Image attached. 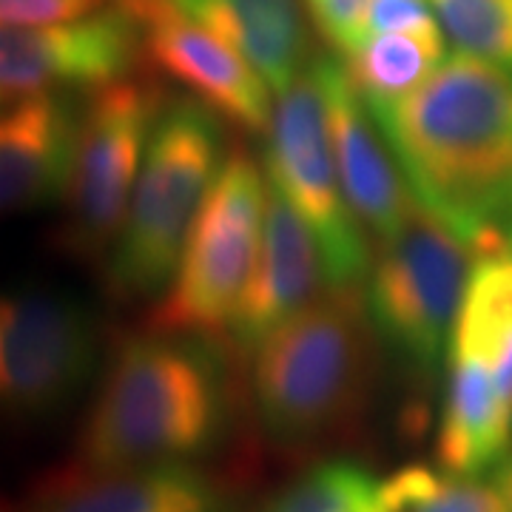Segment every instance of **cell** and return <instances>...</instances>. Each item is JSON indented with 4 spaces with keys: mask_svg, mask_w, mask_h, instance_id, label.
Here are the masks:
<instances>
[{
    "mask_svg": "<svg viewBox=\"0 0 512 512\" xmlns=\"http://www.w3.org/2000/svg\"><path fill=\"white\" fill-rule=\"evenodd\" d=\"M370 114L413 194L476 259L512 254V72L456 52Z\"/></svg>",
    "mask_w": 512,
    "mask_h": 512,
    "instance_id": "cell-1",
    "label": "cell"
},
{
    "mask_svg": "<svg viewBox=\"0 0 512 512\" xmlns=\"http://www.w3.org/2000/svg\"><path fill=\"white\" fill-rule=\"evenodd\" d=\"M228 421L220 356L197 336H134L114 353L83 419L74 464L128 470L191 464Z\"/></svg>",
    "mask_w": 512,
    "mask_h": 512,
    "instance_id": "cell-2",
    "label": "cell"
},
{
    "mask_svg": "<svg viewBox=\"0 0 512 512\" xmlns=\"http://www.w3.org/2000/svg\"><path fill=\"white\" fill-rule=\"evenodd\" d=\"M222 165L217 114L194 97L165 100L126 222L109 251L106 282L117 299L160 296L168 288Z\"/></svg>",
    "mask_w": 512,
    "mask_h": 512,
    "instance_id": "cell-3",
    "label": "cell"
},
{
    "mask_svg": "<svg viewBox=\"0 0 512 512\" xmlns=\"http://www.w3.org/2000/svg\"><path fill=\"white\" fill-rule=\"evenodd\" d=\"M365 316L359 291L319 293L259 345L254 399L271 439L308 444L353 416L367 379Z\"/></svg>",
    "mask_w": 512,
    "mask_h": 512,
    "instance_id": "cell-4",
    "label": "cell"
},
{
    "mask_svg": "<svg viewBox=\"0 0 512 512\" xmlns=\"http://www.w3.org/2000/svg\"><path fill=\"white\" fill-rule=\"evenodd\" d=\"M473 256V248L419 197L399 231L379 242L365 313L370 328L404 362L421 370L447 362Z\"/></svg>",
    "mask_w": 512,
    "mask_h": 512,
    "instance_id": "cell-5",
    "label": "cell"
},
{
    "mask_svg": "<svg viewBox=\"0 0 512 512\" xmlns=\"http://www.w3.org/2000/svg\"><path fill=\"white\" fill-rule=\"evenodd\" d=\"M268 180L248 154H231L222 165L168 288L148 316L151 333L211 339L228 333L265 220Z\"/></svg>",
    "mask_w": 512,
    "mask_h": 512,
    "instance_id": "cell-6",
    "label": "cell"
},
{
    "mask_svg": "<svg viewBox=\"0 0 512 512\" xmlns=\"http://www.w3.org/2000/svg\"><path fill=\"white\" fill-rule=\"evenodd\" d=\"M265 171L268 183L313 228L325 285L330 291H362L370 276V248L339 177L330 143L328 97L316 57L276 100Z\"/></svg>",
    "mask_w": 512,
    "mask_h": 512,
    "instance_id": "cell-7",
    "label": "cell"
},
{
    "mask_svg": "<svg viewBox=\"0 0 512 512\" xmlns=\"http://www.w3.org/2000/svg\"><path fill=\"white\" fill-rule=\"evenodd\" d=\"M163 106V89L151 77L134 74L94 89L83 100L72 183L63 197L60 248L80 259L111 251Z\"/></svg>",
    "mask_w": 512,
    "mask_h": 512,
    "instance_id": "cell-8",
    "label": "cell"
},
{
    "mask_svg": "<svg viewBox=\"0 0 512 512\" xmlns=\"http://www.w3.org/2000/svg\"><path fill=\"white\" fill-rule=\"evenodd\" d=\"M100 330L92 311L55 288H20L0 308V396L15 421H43L92 379Z\"/></svg>",
    "mask_w": 512,
    "mask_h": 512,
    "instance_id": "cell-9",
    "label": "cell"
},
{
    "mask_svg": "<svg viewBox=\"0 0 512 512\" xmlns=\"http://www.w3.org/2000/svg\"><path fill=\"white\" fill-rule=\"evenodd\" d=\"M140 49L143 26L120 3L60 26L3 29V103L40 92H94L134 72Z\"/></svg>",
    "mask_w": 512,
    "mask_h": 512,
    "instance_id": "cell-10",
    "label": "cell"
},
{
    "mask_svg": "<svg viewBox=\"0 0 512 512\" xmlns=\"http://www.w3.org/2000/svg\"><path fill=\"white\" fill-rule=\"evenodd\" d=\"M143 26V49L157 72L177 80L205 109L248 134H268L271 86L222 37L188 18L174 0H117Z\"/></svg>",
    "mask_w": 512,
    "mask_h": 512,
    "instance_id": "cell-11",
    "label": "cell"
},
{
    "mask_svg": "<svg viewBox=\"0 0 512 512\" xmlns=\"http://www.w3.org/2000/svg\"><path fill=\"white\" fill-rule=\"evenodd\" d=\"M322 282H325V265L313 228L268 183L254 271L248 276L234 322L228 328L234 345L242 353L259 350V345L279 325H285L291 316L311 305L319 296Z\"/></svg>",
    "mask_w": 512,
    "mask_h": 512,
    "instance_id": "cell-12",
    "label": "cell"
},
{
    "mask_svg": "<svg viewBox=\"0 0 512 512\" xmlns=\"http://www.w3.org/2000/svg\"><path fill=\"white\" fill-rule=\"evenodd\" d=\"M83 103L66 92L26 94L3 103L0 202L6 214L40 211L72 183Z\"/></svg>",
    "mask_w": 512,
    "mask_h": 512,
    "instance_id": "cell-13",
    "label": "cell"
},
{
    "mask_svg": "<svg viewBox=\"0 0 512 512\" xmlns=\"http://www.w3.org/2000/svg\"><path fill=\"white\" fill-rule=\"evenodd\" d=\"M12 512H228V495L191 464L128 470L69 464L37 481Z\"/></svg>",
    "mask_w": 512,
    "mask_h": 512,
    "instance_id": "cell-14",
    "label": "cell"
},
{
    "mask_svg": "<svg viewBox=\"0 0 512 512\" xmlns=\"http://www.w3.org/2000/svg\"><path fill=\"white\" fill-rule=\"evenodd\" d=\"M316 63L328 97L330 143L350 208L356 220L384 242L399 231L416 194L407 188V177H402L393 163L396 157L387 151L390 146H384L376 134L379 126H373L376 120L353 89L342 60L316 57Z\"/></svg>",
    "mask_w": 512,
    "mask_h": 512,
    "instance_id": "cell-15",
    "label": "cell"
},
{
    "mask_svg": "<svg viewBox=\"0 0 512 512\" xmlns=\"http://www.w3.org/2000/svg\"><path fill=\"white\" fill-rule=\"evenodd\" d=\"M512 447V407L493 367L473 356H447V387L439 424V464L456 476H484Z\"/></svg>",
    "mask_w": 512,
    "mask_h": 512,
    "instance_id": "cell-16",
    "label": "cell"
},
{
    "mask_svg": "<svg viewBox=\"0 0 512 512\" xmlns=\"http://www.w3.org/2000/svg\"><path fill=\"white\" fill-rule=\"evenodd\" d=\"M188 18L222 37L282 94L308 60L305 0H174Z\"/></svg>",
    "mask_w": 512,
    "mask_h": 512,
    "instance_id": "cell-17",
    "label": "cell"
},
{
    "mask_svg": "<svg viewBox=\"0 0 512 512\" xmlns=\"http://www.w3.org/2000/svg\"><path fill=\"white\" fill-rule=\"evenodd\" d=\"M447 60V37L439 20L387 32L367 40L362 49L345 55V72L356 94L370 111L393 106L404 94L413 92Z\"/></svg>",
    "mask_w": 512,
    "mask_h": 512,
    "instance_id": "cell-18",
    "label": "cell"
},
{
    "mask_svg": "<svg viewBox=\"0 0 512 512\" xmlns=\"http://www.w3.org/2000/svg\"><path fill=\"white\" fill-rule=\"evenodd\" d=\"M384 512H507L498 487L478 476H456L421 464L382 481Z\"/></svg>",
    "mask_w": 512,
    "mask_h": 512,
    "instance_id": "cell-19",
    "label": "cell"
},
{
    "mask_svg": "<svg viewBox=\"0 0 512 512\" xmlns=\"http://www.w3.org/2000/svg\"><path fill=\"white\" fill-rule=\"evenodd\" d=\"M265 512H384L382 481L353 461H322L276 495Z\"/></svg>",
    "mask_w": 512,
    "mask_h": 512,
    "instance_id": "cell-20",
    "label": "cell"
},
{
    "mask_svg": "<svg viewBox=\"0 0 512 512\" xmlns=\"http://www.w3.org/2000/svg\"><path fill=\"white\" fill-rule=\"evenodd\" d=\"M458 52L512 72V0H430Z\"/></svg>",
    "mask_w": 512,
    "mask_h": 512,
    "instance_id": "cell-21",
    "label": "cell"
},
{
    "mask_svg": "<svg viewBox=\"0 0 512 512\" xmlns=\"http://www.w3.org/2000/svg\"><path fill=\"white\" fill-rule=\"evenodd\" d=\"M370 0H305L313 26L345 57L362 46V26Z\"/></svg>",
    "mask_w": 512,
    "mask_h": 512,
    "instance_id": "cell-22",
    "label": "cell"
},
{
    "mask_svg": "<svg viewBox=\"0 0 512 512\" xmlns=\"http://www.w3.org/2000/svg\"><path fill=\"white\" fill-rule=\"evenodd\" d=\"M106 0H0L3 29H37L83 20L100 12Z\"/></svg>",
    "mask_w": 512,
    "mask_h": 512,
    "instance_id": "cell-23",
    "label": "cell"
},
{
    "mask_svg": "<svg viewBox=\"0 0 512 512\" xmlns=\"http://www.w3.org/2000/svg\"><path fill=\"white\" fill-rule=\"evenodd\" d=\"M433 20L436 18H433V3L430 0H370L365 26H362V46L373 37L427 26Z\"/></svg>",
    "mask_w": 512,
    "mask_h": 512,
    "instance_id": "cell-24",
    "label": "cell"
},
{
    "mask_svg": "<svg viewBox=\"0 0 512 512\" xmlns=\"http://www.w3.org/2000/svg\"><path fill=\"white\" fill-rule=\"evenodd\" d=\"M495 487H498V493L507 504V512H512V447L510 453L504 456V461L495 467Z\"/></svg>",
    "mask_w": 512,
    "mask_h": 512,
    "instance_id": "cell-25",
    "label": "cell"
},
{
    "mask_svg": "<svg viewBox=\"0 0 512 512\" xmlns=\"http://www.w3.org/2000/svg\"><path fill=\"white\" fill-rule=\"evenodd\" d=\"M507 234H512V225H510V231H507Z\"/></svg>",
    "mask_w": 512,
    "mask_h": 512,
    "instance_id": "cell-26",
    "label": "cell"
}]
</instances>
